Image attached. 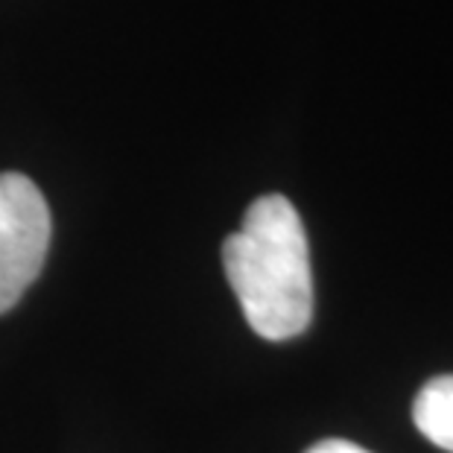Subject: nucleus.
I'll return each instance as SVG.
<instances>
[{"label": "nucleus", "instance_id": "1", "mask_svg": "<svg viewBox=\"0 0 453 453\" xmlns=\"http://www.w3.org/2000/svg\"><path fill=\"white\" fill-rule=\"evenodd\" d=\"M226 278L249 327L269 342L304 334L313 319L311 249L302 217L281 194L255 199L223 243Z\"/></svg>", "mask_w": 453, "mask_h": 453}, {"label": "nucleus", "instance_id": "2", "mask_svg": "<svg viewBox=\"0 0 453 453\" xmlns=\"http://www.w3.org/2000/svg\"><path fill=\"white\" fill-rule=\"evenodd\" d=\"M50 249V208L33 179L0 173V313L21 302Z\"/></svg>", "mask_w": 453, "mask_h": 453}, {"label": "nucleus", "instance_id": "3", "mask_svg": "<svg viewBox=\"0 0 453 453\" xmlns=\"http://www.w3.org/2000/svg\"><path fill=\"white\" fill-rule=\"evenodd\" d=\"M412 421L424 439L453 453V374H441L424 383L412 403Z\"/></svg>", "mask_w": 453, "mask_h": 453}, {"label": "nucleus", "instance_id": "4", "mask_svg": "<svg viewBox=\"0 0 453 453\" xmlns=\"http://www.w3.org/2000/svg\"><path fill=\"white\" fill-rule=\"evenodd\" d=\"M304 453H369L365 448L354 445V441H345V439H325L319 445H313L311 450Z\"/></svg>", "mask_w": 453, "mask_h": 453}]
</instances>
